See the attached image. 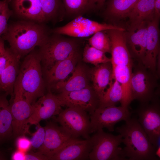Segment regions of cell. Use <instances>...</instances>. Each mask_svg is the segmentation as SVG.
Returning a JSON list of instances; mask_svg holds the SVG:
<instances>
[{
    "instance_id": "cell-1",
    "label": "cell",
    "mask_w": 160,
    "mask_h": 160,
    "mask_svg": "<svg viewBox=\"0 0 160 160\" xmlns=\"http://www.w3.org/2000/svg\"><path fill=\"white\" fill-rule=\"evenodd\" d=\"M50 34L44 23L22 20L8 25L3 38L9 48L21 58L40 46Z\"/></svg>"
},
{
    "instance_id": "cell-2",
    "label": "cell",
    "mask_w": 160,
    "mask_h": 160,
    "mask_svg": "<svg viewBox=\"0 0 160 160\" xmlns=\"http://www.w3.org/2000/svg\"><path fill=\"white\" fill-rule=\"evenodd\" d=\"M121 135L122 149L125 156L130 160H158L156 148L151 143L146 132L135 117L125 121V123L115 129Z\"/></svg>"
},
{
    "instance_id": "cell-3",
    "label": "cell",
    "mask_w": 160,
    "mask_h": 160,
    "mask_svg": "<svg viewBox=\"0 0 160 160\" xmlns=\"http://www.w3.org/2000/svg\"><path fill=\"white\" fill-rule=\"evenodd\" d=\"M17 78L23 96L31 104L45 94L40 58L34 49L24 58L20 67Z\"/></svg>"
},
{
    "instance_id": "cell-4",
    "label": "cell",
    "mask_w": 160,
    "mask_h": 160,
    "mask_svg": "<svg viewBox=\"0 0 160 160\" xmlns=\"http://www.w3.org/2000/svg\"><path fill=\"white\" fill-rule=\"evenodd\" d=\"M52 33L48 35L38 50L45 71L66 58L78 49V40L75 38H67Z\"/></svg>"
},
{
    "instance_id": "cell-5",
    "label": "cell",
    "mask_w": 160,
    "mask_h": 160,
    "mask_svg": "<svg viewBox=\"0 0 160 160\" xmlns=\"http://www.w3.org/2000/svg\"><path fill=\"white\" fill-rule=\"evenodd\" d=\"M90 137L92 147L89 156L90 160H126L122 148L119 145L122 143L120 134L115 135L104 132L103 129L97 131Z\"/></svg>"
},
{
    "instance_id": "cell-6",
    "label": "cell",
    "mask_w": 160,
    "mask_h": 160,
    "mask_svg": "<svg viewBox=\"0 0 160 160\" xmlns=\"http://www.w3.org/2000/svg\"><path fill=\"white\" fill-rule=\"evenodd\" d=\"M159 77L145 67L141 63L132 71L131 85L133 99L140 103L150 102L156 95H159L157 81Z\"/></svg>"
},
{
    "instance_id": "cell-7",
    "label": "cell",
    "mask_w": 160,
    "mask_h": 160,
    "mask_svg": "<svg viewBox=\"0 0 160 160\" xmlns=\"http://www.w3.org/2000/svg\"><path fill=\"white\" fill-rule=\"evenodd\" d=\"M86 111L72 107L62 110L55 121L73 137L90 138L91 133L90 117Z\"/></svg>"
},
{
    "instance_id": "cell-8",
    "label": "cell",
    "mask_w": 160,
    "mask_h": 160,
    "mask_svg": "<svg viewBox=\"0 0 160 160\" xmlns=\"http://www.w3.org/2000/svg\"><path fill=\"white\" fill-rule=\"evenodd\" d=\"M9 102L12 116V135L17 137L28 133L29 127L26 122L32 112V104L23 96L22 89L17 78Z\"/></svg>"
},
{
    "instance_id": "cell-9",
    "label": "cell",
    "mask_w": 160,
    "mask_h": 160,
    "mask_svg": "<svg viewBox=\"0 0 160 160\" xmlns=\"http://www.w3.org/2000/svg\"><path fill=\"white\" fill-rule=\"evenodd\" d=\"M138 121L156 148L160 147V105L159 95L147 103H140L135 111Z\"/></svg>"
},
{
    "instance_id": "cell-10",
    "label": "cell",
    "mask_w": 160,
    "mask_h": 160,
    "mask_svg": "<svg viewBox=\"0 0 160 160\" xmlns=\"http://www.w3.org/2000/svg\"><path fill=\"white\" fill-rule=\"evenodd\" d=\"M112 29L126 30L120 26L100 23L80 16L63 26L54 28L52 32L72 37L81 38L90 36L99 31Z\"/></svg>"
},
{
    "instance_id": "cell-11",
    "label": "cell",
    "mask_w": 160,
    "mask_h": 160,
    "mask_svg": "<svg viewBox=\"0 0 160 160\" xmlns=\"http://www.w3.org/2000/svg\"><path fill=\"white\" fill-rule=\"evenodd\" d=\"M131 113L128 107L121 106L97 108L90 116L91 133L103 128L113 132L115 124L120 121H125L129 119Z\"/></svg>"
},
{
    "instance_id": "cell-12",
    "label": "cell",
    "mask_w": 160,
    "mask_h": 160,
    "mask_svg": "<svg viewBox=\"0 0 160 160\" xmlns=\"http://www.w3.org/2000/svg\"><path fill=\"white\" fill-rule=\"evenodd\" d=\"M56 96L63 106L79 108L90 115L98 107L99 99L92 86L78 90L60 92Z\"/></svg>"
},
{
    "instance_id": "cell-13",
    "label": "cell",
    "mask_w": 160,
    "mask_h": 160,
    "mask_svg": "<svg viewBox=\"0 0 160 160\" xmlns=\"http://www.w3.org/2000/svg\"><path fill=\"white\" fill-rule=\"evenodd\" d=\"M32 113L26 122V124L35 125L42 120L57 115L63 106L56 95L50 91L39 97L32 104Z\"/></svg>"
},
{
    "instance_id": "cell-14",
    "label": "cell",
    "mask_w": 160,
    "mask_h": 160,
    "mask_svg": "<svg viewBox=\"0 0 160 160\" xmlns=\"http://www.w3.org/2000/svg\"><path fill=\"white\" fill-rule=\"evenodd\" d=\"M159 17L156 15L147 22V36L145 56L142 64L146 68L156 74L158 61L159 58Z\"/></svg>"
},
{
    "instance_id": "cell-15",
    "label": "cell",
    "mask_w": 160,
    "mask_h": 160,
    "mask_svg": "<svg viewBox=\"0 0 160 160\" xmlns=\"http://www.w3.org/2000/svg\"><path fill=\"white\" fill-rule=\"evenodd\" d=\"M45 136L43 143L39 151L50 158L73 137L61 126L49 122L44 127Z\"/></svg>"
},
{
    "instance_id": "cell-16",
    "label": "cell",
    "mask_w": 160,
    "mask_h": 160,
    "mask_svg": "<svg viewBox=\"0 0 160 160\" xmlns=\"http://www.w3.org/2000/svg\"><path fill=\"white\" fill-rule=\"evenodd\" d=\"M92 145L91 137L84 140L73 138L51 157L49 160L88 159Z\"/></svg>"
},
{
    "instance_id": "cell-17",
    "label": "cell",
    "mask_w": 160,
    "mask_h": 160,
    "mask_svg": "<svg viewBox=\"0 0 160 160\" xmlns=\"http://www.w3.org/2000/svg\"><path fill=\"white\" fill-rule=\"evenodd\" d=\"M147 23L130 25L125 31L127 46L131 56L141 63L145 54L147 36Z\"/></svg>"
},
{
    "instance_id": "cell-18",
    "label": "cell",
    "mask_w": 160,
    "mask_h": 160,
    "mask_svg": "<svg viewBox=\"0 0 160 160\" xmlns=\"http://www.w3.org/2000/svg\"><path fill=\"white\" fill-rule=\"evenodd\" d=\"M105 31L111 42V62L112 66L124 65L132 67V56L127 46L125 31L112 29Z\"/></svg>"
},
{
    "instance_id": "cell-19",
    "label": "cell",
    "mask_w": 160,
    "mask_h": 160,
    "mask_svg": "<svg viewBox=\"0 0 160 160\" xmlns=\"http://www.w3.org/2000/svg\"><path fill=\"white\" fill-rule=\"evenodd\" d=\"M78 49L71 53L66 58L58 62L45 71L46 80L49 85L55 84L65 80L72 73L80 58Z\"/></svg>"
},
{
    "instance_id": "cell-20",
    "label": "cell",
    "mask_w": 160,
    "mask_h": 160,
    "mask_svg": "<svg viewBox=\"0 0 160 160\" xmlns=\"http://www.w3.org/2000/svg\"><path fill=\"white\" fill-rule=\"evenodd\" d=\"M15 14L23 20L46 22L39 0H9Z\"/></svg>"
},
{
    "instance_id": "cell-21",
    "label": "cell",
    "mask_w": 160,
    "mask_h": 160,
    "mask_svg": "<svg viewBox=\"0 0 160 160\" xmlns=\"http://www.w3.org/2000/svg\"><path fill=\"white\" fill-rule=\"evenodd\" d=\"M92 87L100 99L110 83L114 79L111 62L99 64L90 72Z\"/></svg>"
},
{
    "instance_id": "cell-22",
    "label": "cell",
    "mask_w": 160,
    "mask_h": 160,
    "mask_svg": "<svg viewBox=\"0 0 160 160\" xmlns=\"http://www.w3.org/2000/svg\"><path fill=\"white\" fill-rule=\"evenodd\" d=\"M90 73H87L82 65L77 64L71 76L67 80L57 82L55 84V89L60 93L80 90L90 86Z\"/></svg>"
},
{
    "instance_id": "cell-23",
    "label": "cell",
    "mask_w": 160,
    "mask_h": 160,
    "mask_svg": "<svg viewBox=\"0 0 160 160\" xmlns=\"http://www.w3.org/2000/svg\"><path fill=\"white\" fill-rule=\"evenodd\" d=\"M21 57L13 52L0 75V90L11 96L18 75Z\"/></svg>"
},
{
    "instance_id": "cell-24",
    "label": "cell",
    "mask_w": 160,
    "mask_h": 160,
    "mask_svg": "<svg viewBox=\"0 0 160 160\" xmlns=\"http://www.w3.org/2000/svg\"><path fill=\"white\" fill-rule=\"evenodd\" d=\"M114 79L119 83L123 93L120 102L121 106L128 107L133 100L131 85L132 67L127 65H117L112 66Z\"/></svg>"
},
{
    "instance_id": "cell-25",
    "label": "cell",
    "mask_w": 160,
    "mask_h": 160,
    "mask_svg": "<svg viewBox=\"0 0 160 160\" xmlns=\"http://www.w3.org/2000/svg\"><path fill=\"white\" fill-rule=\"evenodd\" d=\"M155 0H138L128 17L130 25L147 23L156 16Z\"/></svg>"
},
{
    "instance_id": "cell-26",
    "label": "cell",
    "mask_w": 160,
    "mask_h": 160,
    "mask_svg": "<svg viewBox=\"0 0 160 160\" xmlns=\"http://www.w3.org/2000/svg\"><path fill=\"white\" fill-rule=\"evenodd\" d=\"M6 95H0V143L12 135V116Z\"/></svg>"
},
{
    "instance_id": "cell-27",
    "label": "cell",
    "mask_w": 160,
    "mask_h": 160,
    "mask_svg": "<svg viewBox=\"0 0 160 160\" xmlns=\"http://www.w3.org/2000/svg\"><path fill=\"white\" fill-rule=\"evenodd\" d=\"M138 0H109L105 11L108 18L120 19L128 17Z\"/></svg>"
},
{
    "instance_id": "cell-28",
    "label": "cell",
    "mask_w": 160,
    "mask_h": 160,
    "mask_svg": "<svg viewBox=\"0 0 160 160\" xmlns=\"http://www.w3.org/2000/svg\"><path fill=\"white\" fill-rule=\"evenodd\" d=\"M65 15L75 18L97 8V0H63Z\"/></svg>"
},
{
    "instance_id": "cell-29",
    "label": "cell",
    "mask_w": 160,
    "mask_h": 160,
    "mask_svg": "<svg viewBox=\"0 0 160 160\" xmlns=\"http://www.w3.org/2000/svg\"><path fill=\"white\" fill-rule=\"evenodd\" d=\"M46 22L62 20L65 12L62 0H39Z\"/></svg>"
},
{
    "instance_id": "cell-30",
    "label": "cell",
    "mask_w": 160,
    "mask_h": 160,
    "mask_svg": "<svg viewBox=\"0 0 160 160\" xmlns=\"http://www.w3.org/2000/svg\"><path fill=\"white\" fill-rule=\"evenodd\" d=\"M99 99L98 108H105L115 105L118 102L121 101L123 97L122 89L119 83L114 79Z\"/></svg>"
},
{
    "instance_id": "cell-31",
    "label": "cell",
    "mask_w": 160,
    "mask_h": 160,
    "mask_svg": "<svg viewBox=\"0 0 160 160\" xmlns=\"http://www.w3.org/2000/svg\"><path fill=\"white\" fill-rule=\"evenodd\" d=\"M83 60L86 63L96 66L99 64L111 62V58L107 57L105 53L91 46H85L83 53Z\"/></svg>"
},
{
    "instance_id": "cell-32",
    "label": "cell",
    "mask_w": 160,
    "mask_h": 160,
    "mask_svg": "<svg viewBox=\"0 0 160 160\" xmlns=\"http://www.w3.org/2000/svg\"><path fill=\"white\" fill-rule=\"evenodd\" d=\"M91 46L105 53H111V42L110 38L105 31H101L93 34L88 40Z\"/></svg>"
},
{
    "instance_id": "cell-33",
    "label": "cell",
    "mask_w": 160,
    "mask_h": 160,
    "mask_svg": "<svg viewBox=\"0 0 160 160\" xmlns=\"http://www.w3.org/2000/svg\"><path fill=\"white\" fill-rule=\"evenodd\" d=\"M9 0H7L0 12V37L7 31L8 22L13 13L9 7Z\"/></svg>"
},
{
    "instance_id": "cell-34",
    "label": "cell",
    "mask_w": 160,
    "mask_h": 160,
    "mask_svg": "<svg viewBox=\"0 0 160 160\" xmlns=\"http://www.w3.org/2000/svg\"><path fill=\"white\" fill-rule=\"evenodd\" d=\"M37 129L36 132L31 133H28L31 136L30 140L31 147L35 148H39L42 145L45 136V129L41 126L39 123L36 125Z\"/></svg>"
},
{
    "instance_id": "cell-35",
    "label": "cell",
    "mask_w": 160,
    "mask_h": 160,
    "mask_svg": "<svg viewBox=\"0 0 160 160\" xmlns=\"http://www.w3.org/2000/svg\"><path fill=\"white\" fill-rule=\"evenodd\" d=\"M4 40L0 37V75L14 52L9 48H5Z\"/></svg>"
},
{
    "instance_id": "cell-36",
    "label": "cell",
    "mask_w": 160,
    "mask_h": 160,
    "mask_svg": "<svg viewBox=\"0 0 160 160\" xmlns=\"http://www.w3.org/2000/svg\"><path fill=\"white\" fill-rule=\"evenodd\" d=\"M17 137L16 145L18 150L25 153L31 147L30 140L24 136H20Z\"/></svg>"
},
{
    "instance_id": "cell-37",
    "label": "cell",
    "mask_w": 160,
    "mask_h": 160,
    "mask_svg": "<svg viewBox=\"0 0 160 160\" xmlns=\"http://www.w3.org/2000/svg\"><path fill=\"white\" fill-rule=\"evenodd\" d=\"M25 160H48V158L41 152L26 153Z\"/></svg>"
},
{
    "instance_id": "cell-38",
    "label": "cell",
    "mask_w": 160,
    "mask_h": 160,
    "mask_svg": "<svg viewBox=\"0 0 160 160\" xmlns=\"http://www.w3.org/2000/svg\"><path fill=\"white\" fill-rule=\"evenodd\" d=\"M26 153L18 150L12 154L11 159L12 160H25Z\"/></svg>"
},
{
    "instance_id": "cell-39",
    "label": "cell",
    "mask_w": 160,
    "mask_h": 160,
    "mask_svg": "<svg viewBox=\"0 0 160 160\" xmlns=\"http://www.w3.org/2000/svg\"><path fill=\"white\" fill-rule=\"evenodd\" d=\"M154 7L156 15L159 17L160 15V0H155Z\"/></svg>"
},
{
    "instance_id": "cell-40",
    "label": "cell",
    "mask_w": 160,
    "mask_h": 160,
    "mask_svg": "<svg viewBox=\"0 0 160 160\" xmlns=\"http://www.w3.org/2000/svg\"><path fill=\"white\" fill-rule=\"evenodd\" d=\"M106 0H97V8H100L104 5Z\"/></svg>"
},
{
    "instance_id": "cell-41",
    "label": "cell",
    "mask_w": 160,
    "mask_h": 160,
    "mask_svg": "<svg viewBox=\"0 0 160 160\" xmlns=\"http://www.w3.org/2000/svg\"><path fill=\"white\" fill-rule=\"evenodd\" d=\"M7 159V158L4 154L0 150V160H4Z\"/></svg>"
},
{
    "instance_id": "cell-42",
    "label": "cell",
    "mask_w": 160,
    "mask_h": 160,
    "mask_svg": "<svg viewBox=\"0 0 160 160\" xmlns=\"http://www.w3.org/2000/svg\"><path fill=\"white\" fill-rule=\"evenodd\" d=\"M7 0H0V12Z\"/></svg>"
}]
</instances>
